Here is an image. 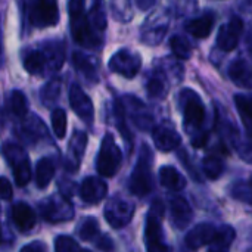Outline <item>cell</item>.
<instances>
[{
	"label": "cell",
	"instance_id": "1",
	"mask_svg": "<svg viewBox=\"0 0 252 252\" xmlns=\"http://www.w3.org/2000/svg\"><path fill=\"white\" fill-rule=\"evenodd\" d=\"M182 103L185 127L192 136V143L196 148H202L207 142V134L201 133L205 123V108L202 105V100L195 92L186 89L182 92Z\"/></svg>",
	"mask_w": 252,
	"mask_h": 252
},
{
	"label": "cell",
	"instance_id": "2",
	"mask_svg": "<svg viewBox=\"0 0 252 252\" xmlns=\"http://www.w3.org/2000/svg\"><path fill=\"white\" fill-rule=\"evenodd\" d=\"M69 28L74 40L84 47H97L102 44V37L96 34L87 19L86 0H68Z\"/></svg>",
	"mask_w": 252,
	"mask_h": 252
},
{
	"label": "cell",
	"instance_id": "3",
	"mask_svg": "<svg viewBox=\"0 0 252 252\" xmlns=\"http://www.w3.org/2000/svg\"><path fill=\"white\" fill-rule=\"evenodd\" d=\"M162 217H164L162 202L154 201L146 217V229H145V244L148 252H173V248L164 239Z\"/></svg>",
	"mask_w": 252,
	"mask_h": 252
},
{
	"label": "cell",
	"instance_id": "4",
	"mask_svg": "<svg viewBox=\"0 0 252 252\" xmlns=\"http://www.w3.org/2000/svg\"><path fill=\"white\" fill-rule=\"evenodd\" d=\"M152 154L149 151V148H146V145L142 148L137 164L134 167V171L130 177V192L136 196H145L148 195L152 188Z\"/></svg>",
	"mask_w": 252,
	"mask_h": 252
},
{
	"label": "cell",
	"instance_id": "5",
	"mask_svg": "<svg viewBox=\"0 0 252 252\" xmlns=\"http://www.w3.org/2000/svg\"><path fill=\"white\" fill-rule=\"evenodd\" d=\"M170 28V13L164 10L152 12L140 27V41L146 46H158Z\"/></svg>",
	"mask_w": 252,
	"mask_h": 252
},
{
	"label": "cell",
	"instance_id": "6",
	"mask_svg": "<svg viewBox=\"0 0 252 252\" xmlns=\"http://www.w3.org/2000/svg\"><path fill=\"white\" fill-rule=\"evenodd\" d=\"M121 162H123V154H121L120 146L115 143L114 136L109 133L105 134L102 145H100L99 155H97V161H96V168L99 174L103 177L115 176V173L120 170Z\"/></svg>",
	"mask_w": 252,
	"mask_h": 252
},
{
	"label": "cell",
	"instance_id": "7",
	"mask_svg": "<svg viewBox=\"0 0 252 252\" xmlns=\"http://www.w3.org/2000/svg\"><path fill=\"white\" fill-rule=\"evenodd\" d=\"M1 152L13 168V177L16 185L21 188L28 185L31 179V165L25 151L15 143H6L1 148Z\"/></svg>",
	"mask_w": 252,
	"mask_h": 252
},
{
	"label": "cell",
	"instance_id": "8",
	"mask_svg": "<svg viewBox=\"0 0 252 252\" xmlns=\"http://www.w3.org/2000/svg\"><path fill=\"white\" fill-rule=\"evenodd\" d=\"M108 66L112 72L118 75L134 78L142 68V56L130 49H121L111 56Z\"/></svg>",
	"mask_w": 252,
	"mask_h": 252
},
{
	"label": "cell",
	"instance_id": "9",
	"mask_svg": "<svg viewBox=\"0 0 252 252\" xmlns=\"http://www.w3.org/2000/svg\"><path fill=\"white\" fill-rule=\"evenodd\" d=\"M40 213L46 221L61 223L68 221L74 217V207L66 198L56 195L46 198L40 202Z\"/></svg>",
	"mask_w": 252,
	"mask_h": 252
},
{
	"label": "cell",
	"instance_id": "10",
	"mask_svg": "<svg viewBox=\"0 0 252 252\" xmlns=\"http://www.w3.org/2000/svg\"><path fill=\"white\" fill-rule=\"evenodd\" d=\"M105 220L114 229H121L127 226L134 216V205L120 196H114L108 201L103 210Z\"/></svg>",
	"mask_w": 252,
	"mask_h": 252
},
{
	"label": "cell",
	"instance_id": "11",
	"mask_svg": "<svg viewBox=\"0 0 252 252\" xmlns=\"http://www.w3.org/2000/svg\"><path fill=\"white\" fill-rule=\"evenodd\" d=\"M30 22L35 28L55 27L59 22L56 0H35L30 10Z\"/></svg>",
	"mask_w": 252,
	"mask_h": 252
},
{
	"label": "cell",
	"instance_id": "12",
	"mask_svg": "<svg viewBox=\"0 0 252 252\" xmlns=\"http://www.w3.org/2000/svg\"><path fill=\"white\" fill-rule=\"evenodd\" d=\"M242 31H244V21L239 16H232V19L223 27H220L219 30L217 41H216L217 49H220L224 53L235 50L239 44Z\"/></svg>",
	"mask_w": 252,
	"mask_h": 252
},
{
	"label": "cell",
	"instance_id": "13",
	"mask_svg": "<svg viewBox=\"0 0 252 252\" xmlns=\"http://www.w3.org/2000/svg\"><path fill=\"white\" fill-rule=\"evenodd\" d=\"M69 105H71L72 111L84 123H89V124L93 123V118H94L93 102L78 84H72L69 87Z\"/></svg>",
	"mask_w": 252,
	"mask_h": 252
},
{
	"label": "cell",
	"instance_id": "14",
	"mask_svg": "<svg viewBox=\"0 0 252 252\" xmlns=\"http://www.w3.org/2000/svg\"><path fill=\"white\" fill-rule=\"evenodd\" d=\"M152 139H154L155 146L161 152L174 151L182 143V136L170 123H162L157 126L152 131Z\"/></svg>",
	"mask_w": 252,
	"mask_h": 252
},
{
	"label": "cell",
	"instance_id": "15",
	"mask_svg": "<svg viewBox=\"0 0 252 252\" xmlns=\"http://www.w3.org/2000/svg\"><path fill=\"white\" fill-rule=\"evenodd\" d=\"M170 216H171L173 226L179 230L188 229L193 220V211L189 202L179 195L173 196L170 201Z\"/></svg>",
	"mask_w": 252,
	"mask_h": 252
},
{
	"label": "cell",
	"instance_id": "16",
	"mask_svg": "<svg viewBox=\"0 0 252 252\" xmlns=\"http://www.w3.org/2000/svg\"><path fill=\"white\" fill-rule=\"evenodd\" d=\"M86 145H87V134L81 130L74 131L68 145V154H66V161H65V165L69 171H77L80 161L84 155Z\"/></svg>",
	"mask_w": 252,
	"mask_h": 252
},
{
	"label": "cell",
	"instance_id": "17",
	"mask_svg": "<svg viewBox=\"0 0 252 252\" xmlns=\"http://www.w3.org/2000/svg\"><path fill=\"white\" fill-rule=\"evenodd\" d=\"M108 193L106 183L99 177H87L80 186V198L87 204L100 202Z\"/></svg>",
	"mask_w": 252,
	"mask_h": 252
},
{
	"label": "cell",
	"instance_id": "18",
	"mask_svg": "<svg viewBox=\"0 0 252 252\" xmlns=\"http://www.w3.org/2000/svg\"><path fill=\"white\" fill-rule=\"evenodd\" d=\"M216 233V227L208 223H202L190 229L186 235V245L190 250H199L205 245H210Z\"/></svg>",
	"mask_w": 252,
	"mask_h": 252
},
{
	"label": "cell",
	"instance_id": "19",
	"mask_svg": "<svg viewBox=\"0 0 252 252\" xmlns=\"http://www.w3.org/2000/svg\"><path fill=\"white\" fill-rule=\"evenodd\" d=\"M41 52L46 58L47 62V69L49 71H58L65 62V44L62 41L53 40V41H46L41 44Z\"/></svg>",
	"mask_w": 252,
	"mask_h": 252
},
{
	"label": "cell",
	"instance_id": "20",
	"mask_svg": "<svg viewBox=\"0 0 252 252\" xmlns=\"http://www.w3.org/2000/svg\"><path fill=\"white\" fill-rule=\"evenodd\" d=\"M216 25V15L213 12H205L198 18L190 19L186 24V31L196 38H207Z\"/></svg>",
	"mask_w": 252,
	"mask_h": 252
},
{
	"label": "cell",
	"instance_id": "21",
	"mask_svg": "<svg viewBox=\"0 0 252 252\" xmlns=\"http://www.w3.org/2000/svg\"><path fill=\"white\" fill-rule=\"evenodd\" d=\"M227 74L236 86L251 89V65L245 58L233 59L229 65Z\"/></svg>",
	"mask_w": 252,
	"mask_h": 252
},
{
	"label": "cell",
	"instance_id": "22",
	"mask_svg": "<svg viewBox=\"0 0 252 252\" xmlns=\"http://www.w3.org/2000/svg\"><path fill=\"white\" fill-rule=\"evenodd\" d=\"M12 219H13L15 226L21 232H30L37 223V216L34 210L25 202H18L16 205H13Z\"/></svg>",
	"mask_w": 252,
	"mask_h": 252
},
{
	"label": "cell",
	"instance_id": "23",
	"mask_svg": "<svg viewBox=\"0 0 252 252\" xmlns=\"http://www.w3.org/2000/svg\"><path fill=\"white\" fill-rule=\"evenodd\" d=\"M159 182L161 185L171 190V192H182L186 188V179L185 176L171 165H164L159 170Z\"/></svg>",
	"mask_w": 252,
	"mask_h": 252
},
{
	"label": "cell",
	"instance_id": "24",
	"mask_svg": "<svg viewBox=\"0 0 252 252\" xmlns=\"http://www.w3.org/2000/svg\"><path fill=\"white\" fill-rule=\"evenodd\" d=\"M89 24L92 30L99 34L100 37L103 35V31L106 30L108 18H106V10H105V0H93L92 6L87 13Z\"/></svg>",
	"mask_w": 252,
	"mask_h": 252
},
{
	"label": "cell",
	"instance_id": "25",
	"mask_svg": "<svg viewBox=\"0 0 252 252\" xmlns=\"http://www.w3.org/2000/svg\"><path fill=\"white\" fill-rule=\"evenodd\" d=\"M22 63H24L25 71L28 74H31V75H43V74H46L49 71L46 58H44L40 47L27 52L24 59H22Z\"/></svg>",
	"mask_w": 252,
	"mask_h": 252
},
{
	"label": "cell",
	"instance_id": "26",
	"mask_svg": "<svg viewBox=\"0 0 252 252\" xmlns=\"http://www.w3.org/2000/svg\"><path fill=\"white\" fill-rule=\"evenodd\" d=\"M72 62H74L75 69L84 78H87L90 81H97V65H96V61L92 56L75 52L72 55Z\"/></svg>",
	"mask_w": 252,
	"mask_h": 252
},
{
	"label": "cell",
	"instance_id": "27",
	"mask_svg": "<svg viewBox=\"0 0 252 252\" xmlns=\"http://www.w3.org/2000/svg\"><path fill=\"white\" fill-rule=\"evenodd\" d=\"M146 90L149 97L152 99H164L168 90V84H167V77L162 71H155L148 83H146Z\"/></svg>",
	"mask_w": 252,
	"mask_h": 252
},
{
	"label": "cell",
	"instance_id": "28",
	"mask_svg": "<svg viewBox=\"0 0 252 252\" xmlns=\"http://www.w3.org/2000/svg\"><path fill=\"white\" fill-rule=\"evenodd\" d=\"M235 230L230 226H221L220 229H216L214 238L210 244V251H226L230 248V245L235 241Z\"/></svg>",
	"mask_w": 252,
	"mask_h": 252
},
{
	"label": "cell",
	"instance_id": "29",
	"mask_svg": "<svg viewBox=\"0 0 252 252\" xmlns=\"http://www.w3.org/2000/svg\"><path fill=\"white\" fill-rule=\"evenodd\" d=\"M127 100L130 102V108H131V114H133V121H134V124L140 128V130H148V128H151V126H152V117L148 114V111L145 109V105L139 100V99H136V97H131V96H128L127 97Z\"/></svg>",
	"mask_w": 252,
	"mask_h": 252
},
{
	"label": "cell",
	"instance_id": "30",
	"mask_svg": "<svg viewBox=\"0 0 252 252\" xmlns=\"http://www.w3.org/2000/svg\"><path fill=\"white\" fill-rule=\"evenodd\" d=\"M111 15L115 21L127 24L133 19V4L131 0H109Z\"/></svg>",
	"mask_w": 252,
	"mask_h": 252
},
{
	"label": "cell",
	"instance_id": "31",
	"mask_svg": "<svg viewBox=\"0 0 252 252\" xmlns=\"http://www.w3.org/2000/svg\"><path fill=\"white\" fill-rule=\"evenodd\" d=\"M55 176V164L50 158H41L37 162V168H35V180H37V186L44 189L49 186V183L52 182Z\"/></svg>",
	"mask_w": 252,
	"mask_h": 252
},
{
	"label": "cell",
	"instance_id": "32",
	"mask_svg": "<svg viewBox=\"0 0 252 252\" xmlns=\"http://www.w3.org/2000/svg\"><path fill=\"white\" fill-rule=\"evenodd\" d=\"M61 89H62V81L61 78H52L49 83H46L43 86V89L40 90V99L43 102L44 106H52L59 94H61Z\"/></svg>",
	"mask_w": 252,
	"mask_h": 252
},
{
	"label": "cell",
	"instance_id": "33",
	"mask_svg": "<svg viewBox=\"0 0 252 252\" xmlns=\"http://www.w3.org/2000/svg\"><path fill=\"white\" fill-rule=\"evenodd\" d=\"M170 47H171V52H173V55L177 58V59H183V61H188V59H190V56H192V46H190V43L185 38V37H182V35H173L171 38H170Z\"/></svg>",
	"mask_w": 252,
	"mask_h": 252
},
{
	"label": "cell",
	"instance_id": "34",
	"mask_svg": "<svg viewBox=\"0 0 252 252\" xmlns=\"http://www.w3.org/2000/svg\"><path fill=\"white\" fill-rule=\"evenodd\" d=\"M235 105L239 111V115L242 118V123L250 134L251 130V121H252V108H251V99L245 94H236L235 96Z\"/></svg>",
	"mask_w": 252,
	"mask_h": 252
},
{
	"label": "cell",
	"instance_id": "35",
	"mask_svg": "<svg viewBox=\"0 0 252 252\" xmlns=\"http://www.w3.org/2000/svg\"><path fill=\"white\" fill-rule=\"evenodd\" d=\"M204 171H205V176L211 180L221 177V174L224 173L223 159L216 155H210V157L204 158Z\"/></svg>",
	"mask_w": 252,
	"mask_h": 252
},
{
	"label": "cell",
	"instance_id": "36",
	"mask_svg": "<svg viewBox=\"0 0 252 252\" xmlns=\"http://www.w3.org/2000/svg\"><path fill=\"white\" fill-rule=\"evenodd\" d=\"M78 236L81 241H94L99 236V224L94 217H87L78 230Z\"/></svg>",
	"mask_w": 252,
	"mask_h": 252
},
{
	"label": "cell",
	"instance_id": "37",
	"mask_svg": "<svg viewBox=\"0 0 252 252\" xmlns=\"http://www.w3.org/2000/svg\"><path fill=\"white\" fill-rule=\"evenodd\" d=\"M10 109L13 112V115H16L18 118H24L28 112V103H27V97L22 92L19 90H13L10 94Z\"/></svg>",
	"mask_w": 252,
	"mask_h": 252
},
{
	"label": "cell",
	"instance_id": "38",
	"mask_svg": "<svg viewBox=\"0 0 252 252\" xmlns=\"http://www.w3.org/2000/svg\"><path fill=\"white\" fill-rule=\"evenodd\" d=\"M52 128L58 139H63L66 134V114L63 109L56 108L52 112Z\"/></svg>",
	"mask_w": 252,
	"mask_h": 252
},
{
	"label": "cell",
	"instance_id": "39",
	"mask_svg": "<svg viewBox=\"0 0 252 252\" xmlns=\"http://www.w3.org/2000/svg\"><path fill=\"white\" fill-rule=\"evenodd\" d=\"M55 252H81V248L71 236L61 235L55 239Z\"/></svg>",
	"mask_w": 252,
	"mask_h": 252
},
{
	"label": "cell",
	"instance_id": "40",
	"mask_svg": "<svg viewBox=\"0 0 252 252\" xmlns=\"http://www.w3.org/2000/svg\"><path fill=\"white\" fill-rule=\"evenodd\" d=\"M232 196L244 201L247 204H251V186L247 182H239L232 188Z\"/></svg>",
	"mask_w": 252,
	"mask_h": 252
},
{
	"label": "cell",
	"instance_id": "41",
	"mask_svg": "<svg viewBox=\"0 0 252 252\" xmlns=\"http://www.w3.org/2000/svg\"><path fill=\"white\" fill-rule=\"evenodd\" d=\"M13 196V190H12V185L6 177H0V199L9 201Z\"/></svg>",
	"mask_w": 252,
	"mask_h": 252
},
{
	"label": "cell",
	"instance_id": "42",
	"mask_svg": "<svg viewBox=\"0 0 252 252\" xmlns=\"http://www.w3.org/2000/svg\"><path fill=\"white\" fill-rule=\"evenodd\" d=\"M19 252H47V247L40 241H34V242L25 245Z\"/></svg>",
	"mask_w": 252,
	"mask_h": 252
},
{
	"label": "cell",
	"instance_id": "43",
	"mask_svg": "<svg viewBox=\"0 0 252 252\" xmlns=\"http://www.w3.org/2000/svg\"><path fill=\"white\" fill-rule=\"evenodd\" d=\"M157 3H158V0H134V4L137 6V9H140L143 12L151 10Z\"/></svg>",
	"mask_w": 252,
	"mask_h": 252
},
{
	"label": "cell",
	"instance_id": "44",
	"mask_svg": "<svg viewBox=\"0 0 252 252\" xmlns=\"http://www.w3.org/2000/svg\"><path fill=\"white\" fill-rule=\"evenodd\" d=\"M3 58H4V53H3V35H1V25H0V68L3 65Z\"/></svg>",
	"mask_w": 252,
	"mask_h": 252
},
{
	"label": "cell",
	"instance_id": "45",
	"mask_svg": "<svg viewBox=\"0 0 252 252\" xmlns=\"http://www.w3.org/2000/svg\"><path fill=\"white\" fill-rule=\"evenodd\" d=\"M210 252H226V251H210Z\"/></svg>",
	"mask_w": 252,
	"mask_h": 252
},
{
	"label": "cell",
	"instance_id": "46",
	"mask_svg": "<svg viewBox=\"0 0 252 252\" xmlns=\"http://www.w3.org/2000/svg\"><path fill=\"white\" fill-rule=\"evenodd\" d=\"M81 252H89V251H81Z\"/></svg>",
	"mask_w": 252,
	"mask_h": 252
}]
</instances>
